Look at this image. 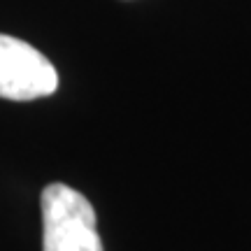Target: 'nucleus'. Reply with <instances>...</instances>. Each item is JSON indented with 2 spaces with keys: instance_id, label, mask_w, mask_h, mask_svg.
Listing matches in <instances>:
<instances>
[{
  "instance_id": "f03ea898",
  "label": "nucleus",
  "mask_w": 251,
  "mask_h": 251,
  "mask_svg": "<svg viewBox=\"0 0 251 251\" xmlns=\"http://www.w3.org/2000/svg\"><path fill=\"white\" fill-rule=\"evenodd\" d=\"M58 89V72L42 51L0 33V98L35 100Z\"/></svg>"
},
{
  "instance_id": "f257e3e1",
  "label": "nucleus",
  "mask_w": 251,
  "mask_h": 251,
  "mask_svg": "<svg viewBox=\"0 0 251 251\" xmlns=\"http://www.w3.org/2000/svg\"><path fill=\"white\" fill-rule=\"evenodd\" d=\"M45 251H102L96 209L68 184H49L40 198Z\"/></svg>"
}]
</instances>
